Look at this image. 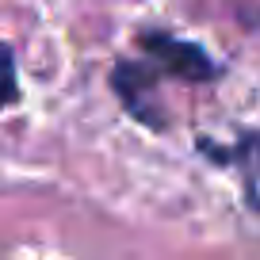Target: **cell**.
<instances>
[{"instance_id":"obj_1","label":"cell","mask_w":260,"mask_h":260,"mask_svg":"<svg viewBox=\"0 0 260 260\" xmlns=\"http://www.w3.org/2000/svg\"><path fill=\"white\" fill-rule=\"evenodd\" d=\"M142 50L157 61V69L169 77H184V81H211L214 77V61L191 42H180L172 35L149 31L142 35Z\"/></svg>"},{"instance_id":"obj_2","label":"cell","mask_w":260,"mask_h":260,"mask_svg":"<svg viewBox=\"0 0 260 260\" xmlns=\"http://www.w3.org/2000/svg\"><path fill=\"white\" fill-rule=\"evenodd\" d=\"M111 84H115V92L122 96V104L138 115V119H146L149 126H161L157 100H153L157 69H146V65H138V61H122V65H115Z\"/></svg>"},{"instance_id":"obj_3","label":"cell","mask_w":260,"mask_h":260,"mask_svg":"<svg viewBox=\"0 0 260 260\" xmlns=\"http://www.w3.org/2000/svg\"><path fill=\"white\" fill-rule=\"evenodd\" d=\"M19 96V84H16V57H12V50L0 42V111L8 104H16Z\"/></svg>"}]
</instances>
